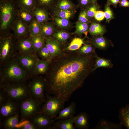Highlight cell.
Masks as SVG:
<instances>
[{"mask_svg": "<svg viewBox=\"0 0 129 129\" xmlns=\"http://www.w3.org/2000/svg\"><path fill=\"white\" fill-rule=\"evenodd\" d=\"M96 54H83L78 50L64 51L52 59L44 77L46 93L59 98L64 103L68 101L93 72Z\"/></svg>", "mask_w": 129, "mask_h": 129, "instance_id": "1", "label": "cell"}, {"mask_svg": "<svg viewBox=\"0 0 129 129\" xmlns=\"http://www.w3.org/2000/svg\"><path fill=\"white\" fill-rule=\"evenodd\" d=\"M0 66V85L26 83L30 78L14 57Z\"/></svg>", "mask_w": 129, "mask_h": 129, "instance_id": "2", "label": "cell"}, {"mask_svg": "<svg viewBox=\"0 0 129 129\" xmlns=\"http://www.w3.org/2000/svg\"><path fill=\"white\" fill-rule=\"evenodd\" d=\"M18 8L15 0H0V36L11 33Z\"/></svg>", "mask_w": 129, "mask_h": 129, "instance_id": "3", "label": "cell"}, {"mask_svg": "<svg viewBox=\"0 0 129 129\" xmlns=\"http://www.w3.org/2000/svg\"><path fill=\"white\" fill-rule=\"evenodd\" d=\"M0 89L6 91L11 99L19 103L30 97L28 84L27 82L0 84Z\"/></svg>", "mask_w": 129, "mask_h": 129, "instance_id": "4", "label": "cell"}, {"mask_svg": "<svg viewBox=\"0 0 129 129\" xmlns=\"http://www.w3.org/2000/svg\"><path fill=\"white\" fill-rule=\"evenodd\" d=\"M16 39L13 33L0 36V65L13 58L16 52Z\"/></svg>", "mask_w": 129, "mask_h": 129, "instance_id": "5", "label": "cell"}, {"mask_svg": "<svg viewBox=\"0 0 129 129\" xmlns=\"http://www.w3.org/2000/svg\"><path fill=\"white\" fill-rule=\"evenodd\" d=\"M28 84L30 97L41 103L46 100L44 92L46 86V81L44 77L41 75L34 76Z\"/></svg>", "mask_w": 129, "mask_h": 129, "instance_id": "6", "label": "cell"}, {"mask_svg": "<svg viewBox=\"0 0 129 129\" xmlns=\"http://www.w3.org/2000/svg\"><path fill=\"white\" fill-rule=\"evenodd\" d=\"M46 100L41 107L40 112L54 119L64 107V103L55 96H51L45 93Z\"/></svg>", "mask_w": 129, "mask_h": 129, "instance_id": "7", "label": "cell"}, {"mask_svg": "<svg viewBox=\"0 0 129 129\" xmlns=\"http://www.w3.org/2000/svg\"><path fill=\"white\" fill-rule=\"evenodd\" d=\"M42 103L31 97L20 103V118L29 119L40 112Z\"/></svg>", "mask_w": 129, "mask_h": 129, "instance_id": "8", "label": "cell"}, {"mask_svg": "<svg viewBox=\"0 0 129 129\" xmlns=\"http://www.w3.org/2000/svg\"><path fill=\"white\" fill-rule=\"evenodd\" d=\"M22 67L31 78L33 73L35 64L39 59L37 54H22L16 52L14 57Z\"/></svg>", "mask_w": 129, "mask_h": 129, "instance_id": "9", "label": "cell"}, {"mask_svg": "<svg viewBox=\"0 0 129 129\" xmlns=\"http://www.w3.org/2000/svg\"><path fill=\"white\" fill-rule=\"evenodd\" d=\"M20 103L10 97L3 104L0 105V118L3 120L5 118L19 112Z\"/></svg>", "mask_w": 129, "mask_h": 129, "instance_id": "10", "label": "cell"}, {"mask_svg": "<svg viewBox=\"0 0 129 129\" xmlns=\"http://www.w3.org/2000/svg\"><path fill=\"white\" fill-rule=\"evenodd\" d=\"M11 30L16 40L24 38L30 35L29 26L17 16L12 26Z\"/></svg>", "mask_w": 129, "mask_h": 129, "instance_id": "11", "label": "cell"}, {"mask_svg": "<svg viewBox=\"0 0 129 129\" xmlns=\"http://www.w3.org/2000/svg\"><path fill=\"white\" fill-rule=\"evenodd\" d=\"M15 46L16 52L20 54L26 55L32 54L31 36L30 35L24 38L16 40Z\"/></svg>", "mask_w": 129, "mask_h": 129, "instance_id": "12", "label": "cell"}, {"mask_svg": "<svg viewBox=\"0 0 129 129\" xmlns=\"http://www.w3.org/2000/svg\"><path fill=\"white\" fill-rule=\"evenodd\" d=\"M29 119L35 123L39 129H50L54 122L53 119L40 113Z\"/></svg>", "mask_w": 129, "mask_h": 129, "instance_id": "13", "label": "cell"}, {"mask_svg": "<svg viewBox=\"0 0 129 129\" xmlns=\"http://www.w3.org/2000/svg\"><path fill=\"white\" fill-rule=\"evenodd\" d=\"M46 46L48 49L51 59L61 55L64 51L61 44L56 39L52 37L45 39Z\"/></svg>", "mask_w": 129, "mask_h": 129, "instance_id": "14", "label": "cell"}, {"mask_svg": "<svg viewBox=\"0 0 129 129\" xmlns=\"http://www.w3.org/2000/svg\"><path fill=\"white\" fill-rule=\"evenodd\" d=\"M89 43L95 48L105 50L110 46L113 47V43L111 41L103 37V35L92 36Z\"/></svg>", "mask_w": 129, "mask_h": 129, "instance_id": "15", "label": "cell"}, {"mask_svg": "<svg viewBox=\"0 0 129 129\" xmlns=\"http://www.w3.org/2000/svg\"><path fill=\"white\" fill-rule=\"evenodd\" d=\"M76 107L75 102H71L68 107L59 112L57 116L53 119L54 121L73 117L75 113Z\"/></svg>", "mask_w": 129, "mask_h": 129, "instance_id": "16", "label": "cell"}, {"mask_svg": "<svg viewBox=\"0 0 129 129\" xmlns=\"http://www.w3.org/2000/svg\"><path fill=\"white\" fill-rule=\"evenodd\" d=\"M73 118L75 129H87L89 128V116L86 113L81 112Z\"/></svg>", "mask_w": 129, "mask_h": 129, "instance_id": "17", "label": "cell"}, {"mask_svg": "<svg viewBox=\"0 0 129 129\" xmlns=\"http://www.w3.org/2000/svg\"><path fill=\"white\" fill-rule=\"evenodd\" d=\"M51 60H44L38 59L36 62L32 78L45 75L48 70Z\"/></svg>", "mask_w": 129, "mask_h": 129, "instance_id": "18", "label": "cell"}, {"mask_svg": "<svg viewBox=\"0 0 129 129\" xmlns=\"http://www.w3.org/2000/svg\"><path fill=\"white\" fill-rule=\"evenodd\" d=\"M32 12L35 18L41 24H43L50 19V15L47 9L36 6L33 10Z\"/></svg>", "mask_w": 129, "mask_h": 129, "instance_id": "19", "label": "cell"}, {"mask_svg": "<svg viewBox=\"0 0 129 129\" xmlns=\"http://www.w3.org/2000/svg\"><path fill=\"white\" fill-rule=\"evenodd\" d=\"M73 117L56 121L50 129H75Z\"/></svg>", "mask_w": 129, "mask_h": 129, "instance_id": "20", "label": "cell"}, {"mask_svg": "<svg viewBox=\"0 0 129 129\" xmlns=\"http://www.w3.org/2000/svg\"><path fill=\"white\" fill-rule=\"evenodd\" d=\"M57 28L53 22H47L41 24V35L45 38H48L52 37L57 29Z\"/></svg>", "mask_w": 129, "mask_h": 129, "instance_id": "21", "label": "cell"}, {"mask_svg": "<svg viewBox=\"0 0 129 129\" xmlns=\"http://www.w3.org/2000/svg\"><path fill=\"white\" fill-rule=\"evenodd\" d=\"M49 11L52 17L57 16L70 20L74 17L76 11L65 10L54 8Z\"/></svg>", "mask_w": 129, "mask_h": 129, "instance_id": "22", "label": "cell"}, {"mask_svg": "<svg viewBox=\"0 0 129 129\" xmlns=\"http://www.w3.org/2000/svg\"><path fill=\"white\" fill-rule=\"evenodd\" d=\"M52 21L57 29L69 31L73 27V24L70 20L57 16L52 17Z\"/></svg>", "mask_w": 129, "mask_h": 129, "instance_id": "23", "label": "cell"}, {"mask_svg": "<svg viewBox=\"0 0 129 129\" xmlns=\"http://www.w3.org/2000/svg\"><path fill=\"white\" fill-rule=\"evenodd\" d=\"M74 34L73 32H70L68 31L57 29L52 37L56 39L64 47L68 39Z\"/></svg>", "mask_w": 129, "mask_h": 129, "instance_id": "24", "label": "cell"}, {"mask_svg": "<svg viewBox=\"0 0 129 129\" xmlns=\"http://www.w3.org/2000/svg\"><path fill=\"white\" fill-rule=\"evenodd\" d=\"M19 118V112L5 118L3 121V128L5 129H17Z\"/></svg>", "mask_w": 129, "mask_h": 129, "instance_id": "25", "label": "cell"}, {"mask_svg": "<svg viewBox=\"0 0 129 129\" xmlns=\"http://www.w3.org/2000/svg\"><path fill=\"white\" fill-rule=\"evenodd\" d=\"M17 15L28 26L35 18L32 11L22 9L18 8Z\"/></svg>", "mask_w": 129, "mask_h": 129, "instance_id": "26", "label": "cell"}, {"mask_svg": "<svg viewBox=\"0 0 129 129\" xmlns=\"http://www.w3.org/2000/svg\"><path fill=\"white\" fill-rule=\"evenodd\" d=\"M86 37L85 36L83 38L80 37L74 38L67 45L63 47V51H74L78 50L85 43L84 39Z\"/></svg>", "mask_w": 129, "mask_h": 129, "instance_id": "27", "label": "cell"}, {"mask_svg": "<svg viewBox=\"0 0 129 129\" xmlns=\"http://www.w3.org/2000/svg\"><path fill=\"white\" fill-rule=\"evenodd\" d=\"M122 124L120 122L116 123L111 122L105 119L102 118L99 121L96 126L95 129H121Z\"/></svg>", "mask_w": 129, "mask_h": 129, "instance_id": "28", "label": "cell"}, {"mask_svg": "<svg viewBox=\"0 0 129 129\" xmlns=\"http://www.w3.org/2000/svg\"><path fill=\"white\" fill-rule=\"evenodd\" d=\"M65 10H76L79 8L72 0H57L54 8Z\"/></svg>", "mask_w": 129, "mask_h": 129, "instance_id": "29", "label": "cell"}, {"mask_svg": "<svg viewBox=\"0 0 129 129\" xmlns=\"http://www.w3.org/2000/svg\"><path fill=\"white\" fill-rule=\"evenodd\" d=\"M118 118L122 125L129 129V104L120 109Z\"/></svg>", "mask_w": 129, "mask_h": 129, "instance_id": "30", "label": "cell"}, {"mask_svg": "<svg viewBox=\"0 0 129 129\" xmlns=\"http://www.w3.org/2000/svg\"><path fill=\"white\" fill-rule=\"evenodd\" d=\"M106 32L105 28L103 26L94 21H91L88 32L92 35H103Z\"/></svg>", "mask_w": 129, "mask_h": 129, "instance_id": "31", "label": "cell"}, {"mask_svg": "<svg viewBox=\"0 0 129 129\" xmlns=\"http://www.w3.org/2000/svg\"><path fill=\"white\" fill-rule=\"evenodd\" d=\"M113 66V64L110 60L99 57L96 54L92 71L93 72L99 68L104 67L110 68Z\"/></svg>", "mask_w": 129, "mask_h": 129, "instance_id": "32", "label": "cell"}, {"mask_svg": "<svg viewBox=\"0 0 129 129\" xmlns=\"http://www.w3.org/2000/svg\"><path fill=\"white\" fill-rule=\"evenodd\" d=\"M31 37L33 48L32 54H36L37 52L42 48L45 44V38L41 35Z\"/></svg>", "mask_w": 129, "mask_h": 129, "instance_id": "33", "label": "cell"}, {"mask_svg": "<svg viewBox=\"0 0 129 129\" xmlns=\"http://www.w3.org/2000/svg\"><path fill=\"white\" fill-rule=\"evenodd\" d=\"M18 8L27 10L32 12L36 7L35 0H15Z\"/></svg>", "mask_w": 129, "mask_h": 129, "instance_id": "34", "label": "cell"}, {"mask_svg": "<svg viewBox=\"0 0 129 129\" xmlns=\"http://www.w3.org/2000/svg\"><path fill=\"white\" fill-rule=\"evenodd\" d=\"M88 23H82L76 22L75 27V30L73 32L74 34H77L79 37H81L83 34L87 36L89 27Z\"/></svg>", "mask_w": 129, "mask_h": 129, "instance_id": "35", "label": "cell"}, {"mask_svg": "<svg viewBox=\"0 0 129 129\" xmlns=\"http://www.w3.org/2000/svg\"><path fill=\"white\" fill-rule=\"evenodd\" d=\"M36 6L44 8L48 11L54 8L57 0H35Z\"/></svg>", "mask_w": 129, "mask_h": 129, "instance_id": "36", "label": "cell"}, {"mask_svg": "<svg viewBox=\"0 0 129 129\" xmlns=\"http://www.w3.org/2000/svg\"><path fill=\"white\" fill-rule=\"evenodd\" d=\"M30 36H31L40 35L41 24L35 18L29 26Z\"/></svg>", "mask_w": 129, "mask_h": 129, "instance_id": "37", "label": "cell"}, {"mask_svg": "<svg viewBox=\"0 0 129 129\" xmlns=\"http://www.w3.org/2000/svg\"><path fill=\"white\" fill-rule=\"evenodd\" d=\"M17 129H39L30 119L21 120L17 126Z\"/></svg>", "mask_w": 129, "mask_h": 129, "instance_id": "38", "label": "cell"}, {"mask_svg": "<svg viewBox=\"0 0 129 129\" xmlns=\"http://www.w3.org/2000/svg\"><path fill=\"white\" fill-rule=\"evenodd\" d=\"M99 5L96 2L91 3L85 8L87 16L91 21L94 18L96 12L99 10Z\"/></svg>", "mask_w": 129, "mask_h": 129, "instance_id": "39", "label": "cell"}, {"mask_svg": "<svg viewBox=\"0 0 129 129\" xmlns=\"http://www.w3.org/2000/svg\"><path fill=\"white\" fill-rule=\"evenodd\" d=\"M36 54L39 58H40L42 59H52L50 52L45 43L42 48L37 52Z\"/></svg>", "mask_w": 129, "mask_h": 129, "instance_id": "40", "label": "cell"}, {"mask_svg": "<svg viewBox=\"0 0 129 129\" xmlns=\"http://www.w3.org/2000/svg\"><path fill=\"white\" fill-rule=\"evenodd\" d=\"M95 48L91 44H86L85 43L78 50L81 54H88L95 53Z\"/></svg>", "mask_w": 129, "mask_h": 129, "instance_id": "41", "label": "cell"}, {"mask_svg": "<svg viewBox=\"0 0 129 129\" xmlns=\"http://www.w3.org/2000/svg\"><path fill=\"white\" fill-rule=\"evenodd\" d=\"M91 22L87 16L85 9H81V11L76 22L90 23Z\"/></svg>", "mask_w": 129, "mask_h": 129, "instance_id": "42", "label": "cell"}, {"mask_svg": "<svg viewBox=\"0 0 129 129\" xmlns=\"http://www.w3.org/2000/svg\"><path fill=\"white\" fill-rule=\"evenodd\" d=\"M110 6L106 3L105 7V17L106 19V22L108 23L114 17L113 13L110 7Z\"/></svg>", "mask_w": 129, "mask_h": 129, "instance_id": "43", "label": "cell"}, {"mask_svg": "<svg viewBox=\"0 0 129 129\" xmlns=\"http://www.w3.org/2000/svg\"><path fill=\"white\" fill-rule=\"evenodd\" d=\"M10 97L4 90L0 89V105L5 102Z\"/></svg>", "mask_w": 129, "mask_h": 129, "instance_id": "44", "label": "cell"}, {"mask_svg": "<svg viewBox=\"0 0 129 129\" xmlns=\"http://www.w3.org/2000/svg\"><path fill=\"white\" fill-rule=\"evenodd\" d=\"M77 5L81 9L86 8L92 3L91 0H77Z\"/></svg>", "mask_w": 129, "mask_h": 129, "instance_id": "45", "label": "cell"}, {"mask_svg": "<svg viewBox=\"0 0 129 129\" xmlns=\"http://www.w3.org/2000/svg\"><path fill=\"white\" fill-rule=\"evenodd\" d=\"M105 17L104 12L99 10L96 11L94 16L95 20L98 21H102Z\"/></svg>", "mask_w": 129, "mask_h": 129, "instance_id": "46", "label": "cell"}, {"mask_svg": "<svg viewBox=\"0 0 129 129\" xmlns=\"http://www.w3.org/2000/svg\"><path fill=\"white\" fill-rule=\"evenodd\" d=\"M120 0H107V3L110 5H112L114 7L116 8Z\"/></svg>", "mask_w": 129, "mask_h": 129, "instance_id": "47", "label": "cell"}, {"mask_svg": "<svg viewBox=\"0 0 129 129\" xmlns=\"http://www.w3.org/2000/svg\"><path fill=\"white\" fill-rule=\"evenodd\" d=\"M120 6L129 7V1L128 0H120L119 3Z\"/></svg>", "mask_w": 129, "mask_h": 129, "instance_id": "48", "label": "cell"}, {"mask_svg": "<svg viewBox=\"0 0 129 129\" xmlns=\"http://www.w3.org/2000/svg\"><path fill=\"white\" fill-rule=\"evenodd\" d=\"M97 0H91L92 3H94L97 2Z\"/></svg>", "mask_w": 129, "mask_h": 129, "instance_id": "49", "label": "cell"}]
</instances>
